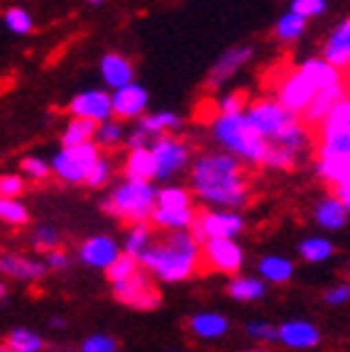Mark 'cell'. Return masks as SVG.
Instances as JSON below:
<instances>
[{
    "label": "cell",
    "mask_w": 350,
    "mask_h": 352,
    "mask_svg": "<svg viewBox=\"0 0 350 352\" xmlns=\"http://www.w3.org/2000/svg\"><path fill=\"white\" fill-rule=\"evenodd\" d=\"M192 193L208 208H245L250 204L245 166L228 152H203L192 166Z\"/></svg>",
    "instance_id": "1"
},
{
    "label": "cell",
    "mask_w": 350,
    "mask_h": 352,
    "mask_svg": "<svg viewBox=\"0 0 350 352\" xmlns=\"http://www.w3.org/2000/svg\"><path fill=\"white\" fill-rule=\"evenodd\" d=\"M140 267L165 284L184 281L201 267V242L192 235V230L167 232L162 240L150 245L147 252L140 257Z\"/></svg>",
    "instance_id": "2"
},
{
    "label": "cell",
    "mask_w": 350,
    "mask_h": 352,
    "mask_svg": "<svg viewBox=\"0 0 350 352\" xmlns=\"http://www.w3.org/2000/svg\"><path fill=\"white\" fill-rule=\"evenodd\" d=\"M340 83H345L343 72H338L323 56H313V59H304L301 64H296L289 74L279 78L274 98L285 105L289 113L304 116L307 108L311 105V100L321 91L340 86Z\"/></svg>",
    "instance_id": "3"
},
{
    "label": "cell",
    "mask_w": 350,
    "mask_h": 352,
    "mask_svg": "<svg viewBox=\"0 0 350 352\" xmlns=\"http://www.w3.org/2000/svg\"><path fill=\"white\" fill-rule=\"evenodd\" d=\"M245 116L267 144H277V147H285L294 154H301L311 144L307 122L294 113H289L277 98L265 96V98L250 100Z\"/></svg>",
    "instance_id": "4"
},
{
    "label": "cell",
    "mask_w": 350,
    "mask_h": 352,
    "mask_svg": "<svg viewBox=\"0 0 350 352\" xmlns=\"http://www.w3.org/2000/svg\"><path fill=\"white\" fill-rule=\"evenodd\" d=\"M211 138L220 147V152L233 154L243 164H265L269 144L250 125L245 113L238 116H216L211 120Z\"/></svg>",
    "instance_id": "5"
},
{
    "label": "cell",
    "mask_w": 350,
    "mask_h": 352,
    "mask_svg": "<svg viewBox=\"0 0 350 352\" xmlns=\"http://www.w3.org/2000/svg\"><path fill=\"white\" fill-rule=\"evenodd\" d=\"M154 208H157V188L152 182H130L123 179L115 184L113 191L103 201V210L115 218L125 220L130 226L135 223H150Z\"/></svg>",
    "instance_id": "6"
},
{
    "label": "cell",
    "mask_w": 350,
    "mask_h": 352,
    "mask_svg": "<svg viewBox=\"0 0 350 352\" xmlns=\"http://www.w3.org/2000/svg\"><path fill=\"white\" fill-rule=\"evenodd\" d=\"M316 160H350V96L318 125Z\"/></svg>",
    "instance_id": "7"
},
{
    "label": "cell",
    "mask_w": 350,
    "mask_h": 352,
    "mask_svg": "<svg viewBox=\"0 0 350 352\" xmlns=\"http://www.w3.org/2000/svg\"><path fill=\"white\" fill-rule=\"evenodd\" d=\"M101 160V149L93 142L79 144V147H61L52 157V174L64 184H86L88 174Z\"/></svg>",
    "instance_id": "8"
},
{
    "label": "cell",
    "mask_w": 350,
    "mask_h": 352,
    "mask_svg": "<svg viewBox=\"0 0 350 352\" xmlns=\"http://www.w3.org/2000/svg\"><path fill=\"white\" fill-rule=\"evenodd\" d=\"M243 232H245V218L238 210L208 208L203 213H196L192 226V235L201 245L211 240H238Z\"/></svg>",
    "instance_id": "9"
},
{
    "label": "cell",
    "mask_w": 350,
    "mask_h": 352,
    "mask_svg": "<svg viewBox=\"0 0 350 352\" xmlns=\"http://www.w3.org/2000/svg\"><path fill=\"white\" fill-rule=\"evenodd\" d=\"M150 152L154 160V179L159 182H169L172 176L181 174L192 162V147L174 135H162V138L152 140Z\"/></svg>",
    "instance_id": "10"
},
{
    "label": "cell",
    "mask_w": 350,
    "mask_h": 352,
    "mask_svg": "<svg viewBox=\"0 0 350 352\" xmlns=\"http://www.w3.org/2000/svg\"><path fill=\"white\" fill-rule=\"evenodd\" d=\"M110 286H113V296L118 301L130 308H137V311H152L162 301L157 286L152 284V276L145 270H140L130 279L118 281V284H110Z\"/></svg>",
    "instance_id": "11"
},
{
    "label": "cell",
    "mask_w": 350,
    "mask_h": 352,
    "mask_svg": "<svg viewBox=\"0 0 350 352\" xmlns=\"http://www.w3.org/2000/svg\"><path fill=\"white\" fill-rule=\"evenodd\" d=\"M201 259L208 270L238 276V272L245 264V250L240 248L238 240H211L201 245Z\"/></svg>",
    "instance_id": "12"
},
{
    "label": "cell",
    "mask_w": 350,
    "mask_h": 352,
    "mask_svg": "<svg viewBox=\"0 0 350 352\" xmlns=\"http://www.w3.org/2000/svg\"><path fill=\"white\" fill-rule=\"evenodd\" d=\"M69 113H72V118H81V120H91L101 125V122L113 118V100L103 88H88V91L74 96L69 103Z\"/></svg>",
    "instance_id": "13"
},
{
    "label": "cell",
    "mask_w": 350,
    "mask_h": 352,
    "mask_svg": "<svg viewBox=\"0 0 350 352\" xmlns=\"http://www.w3.org/2000/svg\"><path fill=\"white\" fill-rule=\"evenodd\" d=\"M110 100H113L115 120H140L143 116H147L150 94L135 81L118 88V91H113Z\"/></svg>",
    "instance_id": "14"
},
{
    "label": "cell",
    "mask_w": 350,
    "mask_h": 352,
    "mask_svg": "<svg viewBox=\"0 0 350 352\" xmlns=\"http://www.w3.org/2000/svg\"><path fill=\"white\" fill-rule=\"evenodd\" d=\"M121 254L123 248L110 235H91L79 245V259H81V264L91 267V270L105 272Z\"/></svg>",
    "instance_id": "15"
},
{
    "label": "cell",
    "mask_w": 350,
    "mask_h": 352,
    "mask_svg": "<svg viewBox=\"0 0 350 352\" xmlns=\"http://www.w3.org/2000/svg\"><path fill=\"white\" fill-rule=\"evenodd\" d=\"M252 54H255V50H252L250 44H236V47L225 50L223 54L218 56V61L211 66V72H208V78H206V86L208 88L223 86L228 78L236 76L243 66L252 59Z\"/></svg>",
    "instance_id": "16"
},
{
    "label": "cell",
    "mask_w": 350,
    "mask_h": 352,
    "mask_svg": "<svg viewBox=\"0 0 350 352\" xmlns=\"http://www.w3.org/2000/svg\"><path fill=\"white\" fill-rule=\"evenodd\" d=\"M277 342L289 350H311L321 342V330L311 320H285L282 325H277Z\"/></svg>",
    "instance_id": "17"
},
{
    "label": "cell",
    "mask_w": 350,
    "mask_h": 352,
    "mask_svg": "<svg viewBox=\"0 0 350 352\" xmlns=\"http://www.w3.org/2000/svg\"><path fill=\"white\" fill-rule=\"evenodd\" d=\"M44 274H47V267L39 259L25 257V254H12V252L0 254V276L32 284V281L42 279Z\"/></svg>",
    "instance_id": "18"
},
{
    "label": "cell",
    "mask_w": 350,
    "mask_h": 352,
    "mask_svg": "<svg viewBox=\"0 0 350 352\" xmlns=\"http://www.w3.org/2000/svg\"><path fill=\"white\" fill-rule=\"evenodd\" d=\"M323 59L338 72H350V17L338 22L323 42Z\"/></svg>",
    "instance_id": "19"
},
{
    "label": "cell",
    "mask_w": 350,
    "mask_h": 352,
    "mask_svg": "<svg viewBox=\"0 0 350 352\" xmlns=\"http://www.w3.org/2000/svg\"><path fill=\"white\" fill-rule=\"evenodd\" d=\"M348 210L345 206L340 204V198L336 193H329V196H323L321 201H316L313 206V223H316L321 230H329V232H336L340 228H345L348 223Z\"/></svg>",
    "instance_id": "20"
},
{
    "label": "cell",
    "mask_w": 350,
    "mask_h": 352,
    "mask_svg": "<svg viewBox=\"0 0 350 352\" xmlns=\"http://www.w3.org/2000/svg\"><path fill=\"white\" fill-rule=\"evenodd\" d=\"M348 83H340V86H333V88H326V91H321V94L316 96V98L311 100V105L307 108V113H304V122L307 125H321L326 118L331 116V110L336 108V105L340 103L343 98H348Z\"/></svg>",
    "instance_id": "21"
},
{
    "label": "cell",
    "mask_w": 350,
    "mask_h": 352,
    "mask_svg": "<svg viewBox=\"0 0 350 352\" xmlns=\"http://www.w3.org/2000/svg\"><path fill=\"white\" fill-rule=\"evenodd\" d=\"M99 72H101L103 83L108 88H113V91H118V88L135 81V69H132V64L123 54H115V52H110V54H105L103 59H101Z\"/></svg>",
    "instance_id": "22"
},
{
    "label": "cell",
    "mask_w": 350,
    "mask_h": 352,
    "mask_svg": "<svg viewBox=\"0 0 350 352\" xmlns=\"http://www.w3.org/2000/svg\"><path fill=\"white\" fill-rule=\"evenodd\" d=\"M258 276L265 284L285 286L294 279V262L285 254H265L258 259Z\"/></svg>",
    "instance_id": "23"
},
{
    "label": "cell",
    "mask_w": 350,
    "mask_h": 352,
    "mask_svg": "<svg viewBox=\"0 0 350 352\" xmlns=\"http://www.w3.org/2000/svg\"><path fill=\"white\" fill-rule=\"evenodd\" d=\"M194 220H196L194 208H154L150 226L165 232H184L192 230Z\"/></svg>",
    "instance_id": "24"
},
{
    "label": "cell",
    "mask_w": 350,
    "mask_h": 352,
    "mask_svg": "<svg viewBox=\"0 0 350 352\" xmlns=\"http://www.w3.org/2000/svg\"><path fill=\"white\" fill-rule=\"evenodd\" d=\"M230 330V323L223 314H216V311H203L189 318V333L201 340H218Z\"/></svg>",
    "instance_id": "25"
},
{
    "label": "cell",
    "mask_w": 350,
    "mask_h": 352,
    "mask_svg": "<svg viewBox=\"0 0 350 352\" xmlns=\"http://www.w3.org/2000/svg\"><path fill=\"white\" fill-rule=\"evenodd\" d=\"M225 292H228L230 298H236V301L252 303V301H260V298H265V294H267V284H265L260 276L238 274V276H230L228 286H225Z\"/></svg>",
    "instance_id": "26"
},
{
    "label": "cell",
    "mask_w": 350,
    "mask_h": 352,
    "mask_svg": "<svg viewBox=\"0 0 350 352\" xmlns=\"http://www.w3.org/2000/svg\"><path fill=\"white\" fill-rule=\"evenodd\" d=\"M123 171H125V179H130V182H152L154 179V160H152L150 147L127 152Z\"/></svg>",
    "instance_id": "27"
},
{
    "label": "cell",
    "mask_w": 350,
    "mask_h": 352,
    "mask_svg": "<svg viewBox=\"0 0 350 352\" xmlns=\"http://www.w3.org/2000/svg\"><path fill=\"white\" fill-rule=\"evenodd\" d=\"M181 125V118L172 110H159V113H150V116H143L137 120V127L147 135L150 140H157L162 135H169L176 127Z\"/></svg>",
    "instance_id": "28"
},
{
    "label": "cell",
    "mask_w": 350,
    "mask_h": 352,
    "mask_svg": "<svg viewBox=\"0 0 350 352\" xmlns=\"http://www.w3.org/2000/svg\"><path fill=\"white\" fill-rule=\"evenodd\" d=\"M154 242V235H152V226L150 223H135L130 226V230L125 232V240H123V254H130L140 262L145 252L150 250V245Z\"/></svg>",
    "instance_id": "29"
},
{
    "label": "cell",
    "mask_w": 350,
    "mask_h": 352,
    "mask_svg": "<svg viewBox=\"0 0 350 352\" xmlns=\"http://www.w3.org/2000/svg\"><path fill=\"white\" fill-rule=\"evenodd\" d=\"M333 242L329 240V237L323 235H311V237H304V240L299 242V248H296V252H299V257L304 259V262L309 264H321L326 262V259L333 257Z\"/></svg>",
    "instance_id": "30"
},
{
    "label": "cell",
    "mask_w": 350,
    "mask_h": 352,
    "mask_svg": "<svg viewBox=\"0 0 350 352\" xmlns=\"http://www.w3.org/2000/svg\"><path fill=\"white\" fill-rule=\"evenodd\" d=\"M6 347L8 352H44L47 342L39 333L30 328H15L8 333L6 338Z\"/></svg>",
    "instance_id": "31"
},
{
    "label": "cell",
    "mask_w": 350,
    "mask_h": 352,
    "mask_svg": "<svg viewBox=\"0 0 350 352\" xmlns=\"http://www.w3.org/2000/svg\"><path fill=\"white\" fill-rule=\"evenodd\" d=\"M125 138H127V132H125V127H123V122L110 118V120L96 125L93 144L99 149H115V147H121V144H125Z\"/></svg>",
    "instance_id": "32"
},
{
    "label": "cell",
    "mask_w": 350,
    "mask_h": 352,
    "mask_svg": "<svg viewBox=\"0 0 350 352\" xmlns=\"http://www.w3.org/2000/svg\"><path fill=\"white\" fill-rule=\"evenodd\" d=\"M96 135V122L81 120V118H72L66 122L64 132H61V147H79V144L93 142Z\"/></svg>",
    "instance_id": "33"
},
{
    "label": "cell",
    "mask_w": 350,
    "mask_h": 352,
    "mask_svg": "<svg viewBox=\"0 0 350 352\" xmlns=\"http://www.w3.org/2000/svg\"><path fill=\"white\" fill-rule=\"evenodd\" d=\"M157 208H194V193L176 184L157 188Z\"/></svg>",
    "instance_id": "34"
},
{
    "label": "cell",
    "mask_w": 350,
    "mask_h": 352,
    "mask_svg": "<svg viewBox=\"0 0 350 352\" xmlns=\"http://www.w3.org/2000/svg\"><path fill=\"white\" fill-rule=\"evenodd\" d=\"M304 32H307V20L289 10L274 22V37L279 42H296Z\"/></svg>",
    "instance_id": "35"
},
{
    "label": "cell",
    "mask_w": 350,
    "mask_h": 352,
    "mask_svg": "<svg viewBox=\"0 0 350 352\" xmlns=\"http://www.w3.org/2000/svg\"><path fill=\"white\" fill-rule=\"evenodd\" d=\"M0 220H3L6 226L22 228V226H28L30 213L20 198H0Z\"/></svg>",
    "instance_id": "36"
},
{
    "label": "cell",
    "mask_w": 350,
    "mask_h": 352,
    "mask_svg": "<svg viewBox=\"0 0 350 352\" xmlns=\"http://www.w3.org/2000/svg\"><path fill=\"white\" fill-rule=\"evenodd\" d=\"M140 270H143V267H140V262H137L135 257L121 254V257L105 270V276H108L110 284H118V281H125V279H130V276H135Z\"/></svg>",
    "instance_id": "37"
},
{
    "label": "cell",
    "mask_w": 350,
    "mask_h": 352,
    "mask_svg": "<svg viewBox=\"0 0 350 352\" xmlns=\"http://www.w3.org/2000/svg\"><path fill=\"white\" fill-rule=\"evenodd\" d=\"M3 22H6V28L10 30V32L15 34H28L32 32V15H30L25 8L15 6V8H8L6 12H3Z\"/></svg>",
    "instance_id": "38"
},
{
    "label": "cell",
    "mask_w": 350,
    "mask_h": 352,
    "mask_svg": "<svg viewBox=\"0 0 350 352\" xmlns=\"http://www.w3.org/2000/svg\"><path fill=\"white\" fill-rule=\"evenodd\" d=\"M32 248L44 254L54 252V250H61L59 230H54L52 226H39L37 230L32 232Z\"/></svg>",
    "instance_id": "39"
},
{
    "label": "cell",
    "mask_w": 350,
    "mask_h": 352,
    "mask_svg": "<svg viewBox=\"0 0 350 352\" xmlns=\"http://www.w3.org/2000/svg\"><path fill=\"white\" fill-rule=\"evenodd\" d=\"M296 160H299V154L289 152V149H285V147H277V144H269L267 157H265L262 166H267V169L287 171V169H291V166L296 164Z\"/></svg>",
    "instance_id": "40"
},
{
    "label": "cell",
    "mask_w": 350,
    "mask_h": 352,
    "mask_svg": "<svg viewBox=\"0 0 350 352\" xmlns=\"http://www.w3.org/2000/svg\"><path fill=\"white\" fill-rule=\"evenodd\" d=\"M250 100H247L245 91H233V94H225L220 96L218 100V116H238V113H245Z\"/></svg>",
    "instance_id": "41"
},
{
    "label": "cell",
    "mask_w": 350,
    "mask_h": 352,
    "mask_svg": "<svg viewBox=\"0 0 350 352\" xmlns=\"http://www.w3.org/2000/svg\"><path fill=\"white\" fill-rule=\"evenodd\" d=\"M79 352H118V340L108 333H93L83 338Z\"/></svg>",
    "instance_id": "42"
},
{
    "label": "cell",
    "mask_w": 350,
    "mask_h": 352,
    "mask_svg": "<svg viewBox=\"0 0 350 352\" xmlns=\"http://www.w3.org/2000/svg\"><path fill=\"white\" fill-rule=\"evenodd\" d=\"M247 338H252L260 345H269V342H277V328L267 320H250L245 325Z\"/></svg>",
    "instance_id": "43"
},
{
    "label": "cell",
    "mask_w": 350,
    "mask_h": 352,
    "mask_svg": "<svg viewBox=\"0 0 350 352\" xmlns=\"http://www.w3.org/2000/svg\"><path fill=\"white\" fill-rule=\"evenodd\" d=\"M110 176H113V164H110L108 157H103V154H101V160L96 162V166H93L91 174H88L86 186H91V188H103L105 184L110 182Z\"/></svg>",
    "instance_id": "44"
},
{
    "label": "cell",
    "mask_w": 350,
    "mask_h": 352,
    "mask_svg": "<svg viewBox=\"0 0 350 352\" xmlns=\"http://www.w3.org/2000/svg\"><path fill=\"white\" fill-rule=\"evenodd\" d=\"M20 169H22V174L28 176V179H32V182H44V179L52 174L50 162H44L42 157H25Z\"/></svg>",
    "instance_id": "45"
},
{
    "label": "cell",
    "mask_w": 350,
    "mask_h": 352,
    "mask_svg": "<svg viewBox=\"0 0 350 352\" xmlns=\"http://www.w3.org/2000/svg\"><path fill=\"white\" fill-rule=\"evenodd\" d=\"M289 12L304 17V20H311L326 12V0H291Z\"/></svg>",
    "instance_id": "46"
},
{
    "label": "cell",
    "mask_w": 350,
    "mask_h": 352,
    "mask_svg": "<svg viewBox=\"0 0 350 352\" xmlns=\"http://www.w3.org/2000/svg\"><path fill=\"white\" fill-rule=\"evenodd\" d=\"M22 191H25V176L20 174L0 176V198H20Z\"/></svg>",
    "instance_id": "47"
},
{
    "label": "cell",
    "mask_w": 350,
    "mask_h": 352,
    "mask_svg": "<svg viewBox=\"0 0 350 352\" xmlns=\"http://www.w3.org/2000/svg\"><path fill=\"white\" fill-rule=\"evenodd\" d=\"M323 301H326V306H333V308L350 303V284L343 281V284H336V286H331V289H326Z\"/></svg>",
    "instance_id": "48"
},
{
    "label": "cell",
    "mask_w": 350,
    "mask_h": 352,
    "mask_svg": "<svg viewBox=\"0 0 350 352\" xmlns=\"http://www.w3.org/2000/svg\"><path fill=\"white\" fill-rule=\"evenodd\" d=\"M44 267L47 272H66L72 267V257L64 250H54V252L44 254Z\"/></svg>",
    "instance_id": "49"
},
{
    "label": "cell",
    "mask_w": 350,
    "mask_h": 352,
    "mask_svg": "<svg viewBox=\"0 0 350 352\" xmlns=\"http://www.w3.org/2000/svg\"><path fill=\"white\" fill-rule=\"evenodd\" d=\"M336 196L340 198V204L345 206V210H348V215H350V186H343V188H336Z\"/></svg>",
    "instance_id": "50"
},
{
    "label": "cell",
    "mask_w": 350,
    "mask_h": 352,
    "mask_svg": "<svg viewBox=\"0 0 350 352\" xmlns=\"http://www.w3.org/2000/svg\"><path fill=\"white\" fill-rule=\"evenodd\" d=\"M50 325H52V328H54V330L66 328V318H52V320H50Z\"/></svg>",
    "instance_id": "51"
},
{
    "label": "cell",
    "mask_w": 350,
    "mask_h": 352,
    "mask_svg": "<svg viewBox=\"0 0 350 352\" xmlns=\"http://www.w3.org/2000/svg\"><path fill=\"white\" fill-rule=\"evenodd\" d=\"M8 296V284L6 281H0V298H6Z\"/></svg>",
    "instance_id": "52"
},
{
    "label": "cell",
    "mask_w": 350,
    "mask_h": 352,
    "mask_svg": "<svg viewBox=\"0 0 350 352\" xmlns=\"http://www.w3.org/2000/svg\"><path fill=\"white\" fill-rule=\"evenodd\" d=\"M0 352H8V347H6V342H0Z\"/></svg>",
    "instance_id": "53"
},
{
    "label": "cell",
    "mask_w": 350,
    "mask_h": 352,
    "mask_svg": "<svg viewBox=\"0 0 350 352\" xmlns=\"http://www.w3.org/2000/svg\"><path fill=\"white\" fill-rule=\"evenodd\" d=\"M88 3H103V0H88Z\"/></svg>",
    "instance_id": "54"
},
{
    "label": "cell",
    "mask_w": 350,
    "mask_h": 352,
    "mask_svg": "<svg viewBox=\"0 0 350 352\" xmlns=\"http://www.w3.org/2000/svg\"><path fill=\"white\" fill-rule=\"evenodd\" d=\"M247 352H267V350H247Z\"/></svg>",
    "instance_id": "55"
},
{
    "label": "cell",
    "mask_w": 350,
    "mask_h": 352,
    "mask_svg": "<svg viewBox=\"0 0 350 352\" xmlns=\"http://www.w3.org/2000/svg\"><path fill=\"white\" fill-rule=\"evenodd\" d=\"M348 274H350V264H348Z\"/></svg>",
    "instance_id": "56"
}]
</instances>
